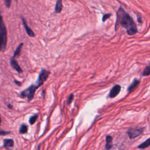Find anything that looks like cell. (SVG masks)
I'll list each match as a JSON object with an SVG mask.
<instances>
[{"label":"cell","instance_id":"cell-1","mask_svg":"<svg viewBox=\"0 0 150 150\" xmlns=\"http://www.w3.org/2000/svg\"><path fill=\"white\" fill-rule=\"evenodd\" d=\"M118 25L125 28L129 35H133L138 32L137 25L133 19L122 7H120L117 12V20L115 25L116 30Z\"/></svg>","mask_w":150,"mask_h":150},{"label":"cell","instance_id":"cell-2","mask_svg":"<svg viewBox=\"0 0 150 150\" xmlns=\"http://www.w3.org/2000/svg\"><path fill=\"white\" fill-rule=\"evenodd\" d=\"M7 45V30L2 16H0V51H4Z\"/></svg>","mask_w":150,"mask_h":150},{"label":"cell","instance_id":"cell-3","mask_svg":"<svg viewBox=\"0 0 150 150\" xmlns=\"http://www.w3.org/2000/svg\"><path fill=\"white\" fill-rule=\"evenodd\" d=\"M38 88L39 87L36 85L32 84L26 89L22 91L20 93V96L22 98L26 97L28 98V101H30L33 99L35 93Z\"/></svg>","mask_w":150,"mask_h":150},{"label":"cell","instance_id":"cell-4","mask_svg":"<svg viewBox=\"0 0 150 150\" xmlns=\"http://www.w3.org/2000/svg\"><path fill=\"white\" fill-rule=\"evenodd\" d=\"M50 74V71L44 69H42L40 73H39L38 79L37 82H36V86L38 87L41 86L44 83V82L46 81V80L49 77V76Z\"/></svg>","mask_w":150,"mask_h":150},{"label":"cell","instance_id":"cell-5","mask_svg":"<svg viewBox=\"0 0 150 150\" xmlns=\"http://www.w3.org/2000/svg\"><path fill=\"white\" fill-rule=\"evenodd\" d=\"M144 128H131L127 131V134L130 139H134L142 135L144 132Z\"/></svg>","mask_w":150,"mask_h":150},{"label":"cell","instance_id":"cell-6","mask_svg":"<svg viewBox=\"0 0 150 150\" xmlns=\"http://www.w3.org/2000/svg\"><path fill=\"white\" fill-rule=\"evenodd\" d=\"M121 86H120L119 84H116L114 86L110 91L109 97L111 98H113L115 97L120 93L121 91Z\"/></svg>","mask_w":150,"mask_h":150},{"label":"cell","instance_id":"cell-7","mask_svg":"<svg viewBox=\"0 0 150 150\" xmlns=\"http://www.w3.org/2000/svg\"><path fill=\"white\" fill-rule=\"evenodd\" d=\"M21 19H22V23H23V25L24 26V28H25V30L26 32V33L28 34V35L30 37H34L35 36V33H34V32L30 28V27L28 25L26 22V20L22 16H21Z\"/></svg>","mask_w":150,"mask_h":150},{"label":"cell","instance_id":"cell-8","mask_svg":"<svg viewBox=\"0 0 150 150\" xmlns=\"http://www.w3.org/2000/svg\"><path fill=\"white\" fill-rule=\"evenodd\" d=\"M10 64L11 65V66L19 73H22L23 72V70L22 69V68L20 67V66L19 65L18 62L15 59H11L10 60Z\"/></svg>","mask_w":150,"mask_h":150},{"label":"cell","instance_id":"cell-9","mask_svg":"<svg viewBox=\"0 0 150 150\" xmlns=\"http://www.w3.org/2000/svg\"><path fill=\"white\" fill-rule=\"evenodd\" d=\"M139 83H140V80L139 79H135L134 81L132 82V83L128 87L127 91L128 93H130L132 91H133L138 86Z\"/></svg>","mask_w":150,"mask_h":150},{"label":"cell","instance_id":"cell-10","mask_svg":"<svg viewBox=\"0 0 150 150\" xmlns=\"http://www.w3.org/2000/svg\"><path fill=\"white\" fill-rule=\"evenodd\" d=\"M3 146L6 149H9L14 145V141L12 139L5 138L3 141Z\"/></svg>","mask_w":150,"mask_h":150},{"label":"cell","instance_id":"cell-11","mask_svg":"<svg viewBox=\"0 0 150 150\" xmlns=\"http://www.w3.org/2000/svg\"><path fill=\"white\" fill-rule=\"evenodd\" d=\"M63 9V4L62 1L61 0H58L55 5L54 8V12L57 13H59L61 12L62 10Z\"/></svg>","mask_w":150,"mask_h":150},{"label":"cell","instance_id":"cell-12","mask_svg":"<svg viewBox=\"0 0 150 150\" xmlns=\"http://www.w3.org/2000/svg\"><path fill=\"white\" fill-rule=\"evenodd\" d=\"M106 144H105V147L107 149H110L112 147V138L111 135H107L105 138Z\"/></svg>","mask_w":150,"mask_h":150},{"label":"cell","instance_id":"cell-13","mask_svg":"<svg viewBox=\"0 0 150 150\" xmlns=\"http://www.w3.org/2000/svg\"><path fill=\"white\" fill-rule=\"evenodd\" d=\"M23 43H21L18 46V47H16V50H15L14 53H13V56H12V59H14L15 57H16V56L20 55L21 52V49H22V47H23Z\"/></svg>","mask_w":150,"mask_h":150},{"label":"cell","instance_id":"cell-14","mask_svg":"<svg viewBox=\"0 0 150 150\" xmlns=\"http://www.w3.org/2000/svg\"><path fill=\"white\" fill-rule=\"evenodd\" d=\"M150 146V137L138 146V148L145 149Z\"/></svg>","mask_w":150,"mask_h":150},{"label":"cell","instance_id":"cell-15","mask_svg":"<svg viewBox=\"0 0 150 150\" xmlns=\"http://www.w3.org/2000/svg\"><path fill=\"white\" fill-rule=\"evenodd\" d=\"M28 130V127L26 124H22L21 125L19 129V132L21 134H25L27 133Z\"/></svg>","mask_w":150,"mask_h":150},{"label":"cell","instance_id":"cell-16","mask_svg":"<svg viewBox=\"0 0 150 150\" xmlns=\"http://www.w3.org/2000/svg\"><path fill=\"white\" fill-rule=\"evenodd\" d=\"M38 118V114H35L33 115H32L29 120V122L30 125H33L35 123V122L36 121L37 119Z\"/></svg>","mask_w":150,"mask_h":150},{"label":"cell","instance_id":"cell-17","mask_svg":"<svg viewBox=\"0 0 150 150\" xmlns=\"http://www.w3.org/2000/svg\"><path fill=\"white\" fill-rule=\"evenodd\" d=\"M150 74V65L146 66L142 73V75L143 76H147Z\"/></svg>","mask_w":150,"mask_h":150},{"label":"cell","instance_id":"cell-18","mask_svg":"<svg viewBox=\"0 0 150 150\" xmlns=\"http://www.w3.org/2000/svg\"><path fill=\"white\" fill-rule=\"evenodd\" d=\"M73 98H74V95H73V94H70L69 96V97H68V98H67V104H70L71 103V102L73 101Z\"/></svg>","mask_w":150,"mask_h":150},{"label":"cell","instance_id":"cell-19","mask_svg":"<svg viewBox=\"0 0 150 150\" xmlns=\"http://www.w3.org/2000/svg\"><path fill=\"white\" fill-rule=\"evenodd\" d=\"M112 16L111 13H107V14H104L103 16V22H105V21H107L110 16Z\"/></svg>","mask_w":150,"mask_h":150},{"label":"cell","instance_id":"cell-20","mask_svg":"<svg viewBox=\"0 0 150 150\" xmlns=\"http://www.w3.org/2000/svg\"><path fill=\"white\" fill-rule=\"evenodd\" d=\"M12 3V1L11 0H5V6H6V8H9L11 6Z\"/></svg>","mask_w":150,"mask_h":150},{"label":"cell","instance_id":"cell-21","mask_svg":"<svg viewBox=\"0 0 150 150\" xmlns=\"http://www.w3.org/2000/svg\"><path fill=\"white\" fill-rule=\"evenodd\" d=\"M10 134V131H6L4 130H0V135H5Z\"/></svg>","mask_w":150,"mask_h":150},{"label":"cell","instance_id":"cell-22","mask_svg":"<svg viewBox=\"0 0 150 150\" xmlns=\"http://www.w3.org/2000/svg\"><path fill=\"white\" fill-rule=\"evenodd\" d=\"M14 83L15 84H16L17 86H22V83L18 80H14Z\"/></svg>","mask_w":150,"mask_h":150},{"label":"cell","instance_id":"cell-23","mask_svg":"<svg viewBox=\"0 0 150 150\" xmlns=\"http://www.w3.org/2000/svg\"><path fill=\"white\" fill-rule=\"evenodd\" d=\"M137 19H138V21L139 22V23H142V20H141V18L137 15Z\"/></svg>","mask_w":150,"mask_h":150},{"label":"cell","instance_id":"cell-24","mask_svg":"<svg viewBox=\"0 0 150 150\" xmlns=\"http://www.w3.org/2000/svg\"><path fill=\"white\" fill-rule=\"evenodd\" d=\"M7 107L9 109H12L13 108V105L12 104H7Z\"/></svg>","mask_w":150,"mask_h":150},{"label":"cell","instance_id":"cell-25","mask_svg":"<svg viewBox=\"0 0 150 150\" xmlns=\"http://www.w3.org/2000/svg\"><path fill=\"white\" fill-rule=\"evenodd\" d=\"M41 145V144H40L38 146V148H37V150H39L40 149V146Z\"/></svg>","mask_w":150,"mask_h":150},{"label":"cell","instance_id":"cell-26","mask_svg":"<svg viewBox=\"0 0 150 150\" xmlns=\"http://www.w3.org/2000/svg\"><path fill=\"white\" fill-rule=\"evenodd\" d=\"M1 121H2V120H1V115H0V126H1Z\"/></svg>","mask_w":150,"mask_h":150},{"label":"cell","instance_id":"cell-27","mask_svg":"<svg viewBox=\"0 0 150 150\" xmlns=\"http://www.w3.org/2000/svg\"><path fill=\"white\" fill-rule=\"evenodd\" d=\"M1 16V12H0V16Z\"/></svg>","mask_w":150,"mask_h":150}]
</instances>
